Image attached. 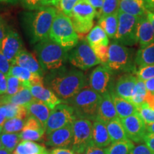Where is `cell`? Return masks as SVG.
I'll return each instance as SVG.
<instances>
[{
  "label": "cell",
  "mask_w": 154,
  "mask_h": 154,
  "mask_svg": "<svg viewBox=\"0 0 154 154\" xmlns=\"http://www.w3.org/2000/svg\"><path fill=\"white\" fill-rule=\"evenodd\" d=\"M44 84L61 100L66 101L88 85L84 73L76 69L51 72L45 78Z\"/></svg>",
  "instance_id": "cell-1"
},
{
  "label": "cell",
  "mask_w": 154,
  "mask_h": 154,
  "mask_svg": "<svg viewBox=\"0 0 154 154\" xmlns=\"http://www.w3.org/2000/svg\"><path fill=\"white\" fill-rule=\"evenodd\" d=\"M57 12L53 7H42L36 10L24 13L22 24L31 44H37L49 38Z\"/></svg>",
  "instance_id": "cell-2"
},
{
  "label": "cell",
  "mask_w": 154,
  "mask_h": 154,
  "mask_svg": "<svg viewBox=\"0 0 154 154\" xmlns=\"http://www.w3.org/2000/svg\"><path fill=\"white\" fill-rule=\"evenodd\" d=\"M34 49L44 71L58 70L68 60V51L50 38L38 42Z\"/></svg>",
  "instance_id": "cell-3"
},
{
  "label": "cell",
  "mask_w": 154,
  "mask_h": 154,
  "mask_svg": "<svg viewBox=\"0 0 154 154\" xmlns=\"http://www.w3.org/2000/svg\"><path fill=\"white\" fill-rule=\"evenodd\" d=\"M101 96L86 85L68 102L77 118L96 120Z\"/></svg>",
  "instance_id": "cell-4"
},
{
  "label": "cell",
  "mask_w": 154,
  "mask_h": 154,
  "mask_svg": "<svg viewBox=\"0 0 154 154\" xmlns=\"http://www.w3.org/2000/svg\"><path fill=\"white\" fill-rule=\"evenodd\" d=\"M49 38L69 51L78 44L79 37L70 17L58 11L51 26Z\"/></svg>",
  "instance_id": "cell-5"
},
{
  "label": "cell",
  "mask_w": 154,
  "mask_h": 154,
  "mask_svg": "<svg viewBox=\"0 0 154 154\" xmlns=\"http://www.w3.org/2000/svg\"><path fill=\"white\" fill-rule=\"evenodd\" d=\"M106 66L112 72H134L136 74L134 51L117 42H112L109 46V59Z\"/></svg>",
  "instance_id": "cell-6"
},
{
  "label": "cell",
  "mask_w": 154,
  "mask_h": 154,
  "mask_svg": "<svg viewBox=\"0 0 154 154\" xmlns=\"http://www.w3.org/2000/svg\"><path fill=\"white\" fill-rule=\"evenodd\" d=\"M97 11L86 0H80L73 9L72 22L78 34H88L93 29L94 19Z\"/></svg>",
  "instance_id": "cell-7"
},
{
  "label": "cell",
  "mask_w": 154,
  "mask_h": 154,
  "mask_svg": "<svg viewBox=\"0 0 154 154\" xmlns=\"http://www.w3.org/2000/svg\"><path fill=\"white\" fill-rule=\"evenodd\" d=\"M119 24L113 40L124 46H134L138 43L137 28L140 17L118 11Z\"/></svg>",
  "instance_id": "cell-8"
},
{
  "label": "cell",
  "mask_w": 154,
  "mask_h": 154,
  "mask_svg": "<svg viewBox=\"0 0 154 154\" xmlns=\"http://www.w3.org/2000/svg\"><path fill=\"white\" fill-rule=\"evenodd\" d=\"M68 60L73 66L84 71L101 63L91 46L84 39L70 51Z\"/></svg>",
  "instance_id": "cell-9"
},
{
  "label": "cell",
  "mask_w": 154,
  "mask_h": 154,
  "mask_svg": "<svg viewBox=\"0 0 154 154\" xmlns=\"http://www.w3.org/2000/svg\"><path fill=\"white\" fill-rule=\"evenodd\" d=\"M93 123L91 120L76 118L73 123V140L71 147L74 152L82 154L92 142Z\"/></svg>",
  "instance_id": "cell-10"
},
{
  "label": "cell",
  "mask_w": 154,
  "mask_h": 154,
  "mask_svg": "<svg viewBox=\"0 0 154 154\" xmlns=\"http://www.w3.org/2000/svg\"><path fill=\"white\" fill-rule=\"evenodd\" d=\"M76 116L72 106L61 103L52 109L46 125V134H49L63 127L72 124L76 119Z\"/></svg>",
  "instance_id": "cell-11"
},
{
  "label": "cell",
  "mask_w": 154,
  "mask_h": 154,
  "mask_svg": "<svg viewBox=\"0 0 154 154\" xmlns=\"http://www.w3.org/2000/svg\"><path fill=\"white\" fill-rule=\"evenodd\" d=\"M112 71L104 65L94 69L89 77V86L94 91L102 96L110 92V85Z\"/></svg>",
  "instance_id": "cell-12"
},
{
  "label": "cell",
  "mask_w": 154,
  "mask_h": 154,
  "mask_svg": "<svg viewBox=\"0 0 154 154\" xmlns=\"http://www.w3.org/2000/svg\"><path fill=\"white\" fill-rule=\"evenodd\" d=\"M121 123L124 126L128 138L136 143H140L143 140L146 134V126L138 113L126 118L121 119Z\"/></svg>",
  "instance_id": "cell-13"
},
{
  "label": "cell",
  "mask_w": 154,
  "mask_h": 154,
  "mask_svg": "<svg viewBox=\"0 0 154 154\" xmlns=\"http://www.w3.org/2000/svg\"><path fill=\"white\" fill-rule=\"evenodd\" d=\"M22 47V41L18 33L8 30L2 42L0 50L11 64L18 54L23 50Z\"/></svg>",
  "instance_id": "cell-14"
},
{
  "label": "cell",
  "mask_w": 154,
  "mask_h": 154,
  "mask_svg": "<svg viewBox=\"0 0 154 154\" xmlns=\"http://www.w3.org/2000/svg\"><path fill=\"white\" fill-rule=\"evenodd\" d=\"M73 124L47 134V144L54 148H66L72 145Z\"/></svg>",
  "instance_id": "cell-15"
},
{
  "label": "cell",
  "mask_w": 154,
  "mask_h": 154,
  "mask_svg": "<svg viewBox=\"0 0 154 154\" xmlns=\"http://www.w3.org/2000/svg\"><path fill=\"white\" fill-rule=\"evenodd\" d=\"M7 75H11L18 78L22 82L24 87L29 88L32 86H44L43 76L31 72L27 69L17 65H11Z\"/></svg>",
  "instance_id": "cell-16"
},
{
  "label": "cell",
  "mask_w": 154,
  "mask_h": 154,
  "mask_svg": "<svg viewBox=\"0 0 154 154\" xmlns=\"http://www.w3.org/2000/svg\"><path fill=\"white\" fill-rule=\"evenodd\" d=\"M118 118L119 116L117 114L110 92H107L101 96L96 120L107 124L110 121Z\"/></svg>",
  "instance_id": "cell-17"
},
{
  "label": "cell",
  "mask_w": 154,
  "mask_h": 154,
  "mask_svg": "<svg viewBox=\"0 0 154 154\" xmlns=\"http://www.w3.org/2000/svg\"><path fill=\"white\" fill-rule=\"evenodd\" d=\"M11 65H17L34 74L44 76V69H42L36 57L32 53L24 49L22 50L18 54L14 61L11 63Z\"/></svg>",
  "instance_id": "cell-18"
},
{
  "label": "cell",
  "mask_w": 154,
  "mask_h": 154,
  "mask_svg": "<svg viewBox=\"0 0 154 154\" xmlns=\"http://www.w3.org/2000/svg\"><path fill=\"white\" fill-rule=\"evenodd\" d=\"M45 129L37 119L29 116L21 134V138L24 140L38 141L43 138Z\"/></svg>",
  "instance_id": "cell-19"
},
{
  "label": "cell",
  "mask_w": 154,
  "mask_h": 154,
  "mask_svg": "<svg viewBox=\"0 0 154 154\" xmlns=\"http://www.w3.org/2000/svg\"><path fill=\"white\" fill-rule=\"evenodd\" d=\"M138 78L132 74H126L119 78L115 84L114 92L121 98L131 101L133 91Z\"/></svg>",
  "instance_id": "cell-20"
},
{
  "label": "cell",
  "mask_w": 154,
  "mask_h": 154,
  "mask_svg": "<svg viewBox=\"0 0 154 154\" xmlns=\"http://www.w3.org/2000/svg\"><path fill=\"white\" fill-rule=\"evenodd\" d=\"M28 88H29L32 96L35 99L43 102L51 110L62 102V100L59 99L51 89L44 86H32Z\"/></svg>",
  "instance_id": "cell-21"
},
{
  "label": "cell",
  "mask_w": 154,
  "mask_h": 154,
  "mask_svg": "<svg viewBox=\"0 0 154 154\" xmlns=\"http://www.w3.org/2000/svg\"><path fill=\"white\" fill-rule=\"evenodd\" d=\"M137 38L140 49L147 47L154 42V31L147 15L140 17L138 21Z\"/></svg>",
  "instance_id": "cell-22"
},
{
  "label": "cell",
  "mask_w": 154,
  "mask_h": 154,
  "mask_svg": "<svg viewBox=\"0 0 154 154\" xmlns=\"http://www.w3.org/2000/svg\"><path fill=\"white\" fill-rule=\"evenodd\" d=\"M25 106L27 109L29 116H33L37 119L45 129L51 109L43 102L35 98L33 101Z\"/></svg>",
  "instance_id": "cell-23"
},
{
  "label": "cell",
  "mask_w": 154,
  "mask_h": 154,
  "mask_svg": "<svg viewBox=\"0 0 154 154\" xmlns=\"http://www.w3.org/2000/svg\"><path fill=\"white\" fill-rule=\"evenodd\" d=\"M92 142L94 145L101 149H106L111 144V140L108 132L106 124L95 120L92 128Z\"/></svg>",
  "instance_id": "cell-24"
},
{
  "label": "cell",
  "mask_w": 154,
  "mask_h": 154,
  "mask_svg": "<svg viewBox=\"0 0 154 154\" xmlns=\"http://www.w3.org/2000/svg\"><path fill=\"white\" fill-rule=\"evenodd\" d=\"M119 10L138 17L146 16L149 11L144 0H119Z\"/></svg>",
  "instance_id": "cell-25"
},
{
  "label": "cell",
  "mask_w": 154,
  "mask_h": 154,
  "mask_svg": "<svg viewBox=\"0 0 154 154\" xmlns=\"http://www.w3.org/2000/svg\"><path fill=\"white\" fill-rule=\"evenodd\" d=\"M110 94L119 119L126 118V117L138 113V107L136 106L132 102L128 101L124 98H121L112 90L110 91Z\"/></svg>",
  "instance_id": "cell-26"
},
{
  "label": "cell",
  "mask_w": 154,
  "mask_h": 154,
  "mask_svg": "<svg viewBox=\"0 0 154 154\" xmlns=\"http://www.w3.org/2000/svg\"><path fill=\"white\" fill-rule=\"evenodd\" d=\"M34 97L31 93L29 88L24 87L19 93L14 95H4L0 96V105L15 104V105H26L33 101Z\"/></svg>",
  "instance_id": "cell-27"
},
{
  "label": "cell",
  "mask_w": 154,
  "mask_h": 154,
  "mask_svg": "<svg viewBox=\"0 0 154 154\" xmlns=\"http://www.w3.org/2000/svg\"><path fill=\"white\" fill-rule=\"evenodd\" d=\"M118 24V12L107 15V16L101 17L99 18V21H98V25H99L103 29L106 34H107L108 37L112 39L115 38L116 34Z\"/></svg>",
  "instance_id": "cell-28"
},
{
  "label": "cell",
  "mask_w": 154,
  "mask_h": 154,
  "mask_svg": "<svg viewBox=\"0 0 154 154\" xmlns=\"http://www.w3.org/2000/svg\"><path fill=\"white\" fill-rule=\"evenodd\" d=\"M107 130L110 136L111 143L121 140L129 139L121 119L118 118L112 120L106 124Z\"/></svg>",
  "instance_id": "cell-29"
},
{
  "label": "cell",
  "mask_w": 154,
  "mask_h": 154,
  "mask_svg": "<svg viewBox=\"0 0 154 154\" xmlns=\"http://www.w3.org/2000/svg\"><path fill=\"white\" fill-rule=\"evenodd\" d=\"M86 41L91 48L99 45H109L107 34L99 25H96L86 36Z\"/></svg>",
  "instance_id": "cell-30"
},
{
  "label": "cell",
  "mask_w": 154,
  "mask_h": 154,
  "mask_svg": "<svg viewBox=\"0 0 154 154\" xmlns=\"http://www.w3.org/2000/svg\"><path fill=\"white\" fill-rule=\"evenodd\" d=\"M135 62L139 67L154 64V42L138 50L135 56Z\"/></svg>",
  "instance_id": "cell-31"
},
{
  "label": "cell",
  "mask_w": 154,
  "mask_h": 154,
  "mask_svg": "<svg viewBox=\"0 0 154 154\" xmlns=\"http://www.w3.org/2000/svg\"><path fill=\"white\" fill-rule=\"evenodd\" d=\"M49 153L43 146L30 140H22L13 151V154H46Z\"/></svg>",
  "instance_id": "cell-32"
},
{
  "label": "cell",
  "mask_w": 154,
  "mask_h": 154,
  "mask_svg": "<svg viewBox=\"0 0 154 154\" xmlns=\"http://www.w3.org/2000/svg\"><path fill=\"white\" fill-rule=\"evenodd\" d=\"M135 147L134 142L130 139L112 143L105 149L106 154H130Z\"/></svg>",
  "instance_id": "cell-33"
},
{
  "label": "cell",
  "mask_w": 154,
  "mask_h": 154,
  "mask_svg": "<svg viewBox=\"0 0 154 154\" xmlns=\"http://www.w3.org/2000/svg\"><path fill=\"white\" fill-rule=\"evenodd\" d=\"M2 143L3 148L7 151L13 152L20 143L22 138H21V134L19 133H2L0 135Z\"/></svg>",
  "instance_id": "cell-34"
},
{
  "label": "cell",
  "mask_w": 154,
  "mask_h": 154,
  "mask_svg": "<svg viewBox=\"0 0 154 154\" xmlns=\"http://www.w3.org/2000/svg\"><path fill=\"white\" fill-rule=\"evenodd\" d=\"M147 92L145 82L138 79L134 88V91H133L131 102H132L138 108L140 107L144 103Z\"/></svg>",
  "instance_id": "cell-35"
},
{
  "label": "cell",
  "mask_w": 154,
  "mask_h": 154,
  "mask_svg": "<svg viewBox=\"0 0 154 154\" xmlns=\"http://www.w3.org/2000/svg\"><path fill=\"white\" fill-rule=\"evenodd\" d=\"M26 120L18 118L7 119L2 126V133H19L24 128Z\"/></svg>",
  "instance_id": "cell-36"
},
{
  "label": "cell",
  "mask_w": 154,
  "mask_h": 154,
  "mask_svg": "<svg viewBox=\"0 0 154 154\" xmlns=\"http://www.w3.org/2000/svg\"><path fill=\"white\" fill-rule=\"evenodd\" d=\"M7 95H14L19 93L21 90L24 88L22 82L18 78L11 75H7Z\"/></svg>",
  "instance_id": "cell-37"
},
{
  "label": "cell",
  "mask_w": 154,
  "mask_h": 154,
  "mask_svg": "<svg viewBox=\"0 0 154 154\" xmlns=\"http://www.w3.org/2000/svg\"><path fill=\"white\" fill-rule=\"evenodd\" d=\"M119 9V0H103V7L99 18L118 12Z\"/></svg>",
  "instance_id": "cell-38"
},
{
  "label": "cell",
  "mask_w": 154,
  "mask_h": 154,
  "mask_svg": "<svg viewBox=\"0 0 154 154\" xmlns=\"http://www.w3.org/2000/svg\"><path fill=\"white\" fill-rule=\"evenodd\" d=\"M138 109V114L140 115L146 124L154 123V110L148 106L145 103H143Z\"/></svg>",
  "instance_id": "cell-39"
},
{
  "label": "cell",
  "mask_w": 154,
  "mask_h": 154,
  "mask_svg": "<svg viewBox=\"0 0 154 154\" xmlns=\"http://www.w3.org/2000/svg\"><path fill=\"white\" fill-rule=\"evenodd\" d=\"M109 46L99 45L92 47L101 65H104V66L106 65L108 59H109Z\"/></svg>",
  "instance_id": "cell-40"
},
{
  "label": "cell",
  "mask_w": 154,
  "mask_h": 154,
  "mask_svg": "<svg viewBox=\"0 0 154 154\" xmlns=\"http://www.w3.org/2000/svg\"><path fill=\"white\" fill-rule=\"evenodd\" d=\"M136 74L138 79L143 80L144 82L154 78V64L139 67Z\"/></svg>",
  "instance_id": "cell-41"
},
{
  "label": "cell",
  "mask_w": 154,
  "mask_h": 154,
  "mask_svg": "<svg viewBox=\"0 0 154 154\" xmlns=\"http://www.w3.org/2000/svg\"><path fill=\"white\" fill-rule=\"evenodd\" d=\"M79 1L80 0H61L59 3V9L63 14L71 18L73 9Z\"/></svg>",
  "instance_id": "cell-42"
},
{
  "label": "cell",
  "mask_w": 154,
  "mask_h": 154,
  "mask_svg": "<svg viewBox=\"0 0 154 154\" xmlns=\"http://www.w3.org/2000/svg\"><path fill=\"white\" fill-rule=\"evenodd\" d=\"M25 9L29 11H34L42 7V0H19Z\"/></svg>",
  "instance_id": "cell-43"
},
{
  "label": "cell",
  "mask_w": 154,
  "mask_h": 154,
  "mask_svg": "<svg viewBox=\"0 0 154 154\" xmlns=\"http://www.w3.org/2000/svg\"><path fill=\"white\" fill-rule=\"evenodd\" d=\"M11 66V63L7 60V58L0 50V72L4 73L7 76L9 72Z\"/></svg>",
  "instance_id": "cell-44"
},
{
  "label": "cell",
  "mask_w": 154,
  "mask_h": 154,
  "mask_svg": "<svg viewBox=\"0 0 154 154\" xmlns=\"http://www.w3.org/2000/svg\"><path fill=\"white\" fill-rule=\"evenodd\" d=\"M82 154H106L105 149L97 147L93 142L88 145Z\"/></svg>",
  "instance_id": "cell-45"
},
{
  "label": "cell",
  "mask_w": 154,
  "mask_h": 154,
  "mask_svg": "<svg viewBox=\"0 0 154 154\" xmlns=\"http://www.w3.org/2000/svg\"><path fill=\"white\" fill-rule=\"evenodd\" d=\"M130 154H154L146 144H138L135 146Z\"/></svg>",
  "instance_id": "cell-46"
},
{
  "label": "cell",
  "mask_w": 154,
  "mask_h": 154,
  "mask_svg": "<svg viewBox=\"0 0 154 154\" xmlns=\"http://www.w3.org/2000/svg\"><path fill=\"white\" fill-rule=\"evenodd\" d=\"M143 141L147 147L154 153V134L146 133L143 138Z\"/></svg>",
  "instance_id": "cell-47"
},
{
  "label": "cell",
  "mask_w": 154,
  "mask_h": 154,
  "mask_svg": "<svg viewBox=\"0 0 154 154\" xmlns=\"http://www.w3.org/2000/svg\"><path fill=\"white\" fill-rule=\"evenodd\" d=\"M7 76L0 72V96L7 94Z\"/></svg>",
  "instance_id": "cell-48"
},
{
  "label": "cell",
  "mask_w": 154,
  "mask_h": 154,
  "mask_svg": "<svg viewBox=\"0 0 154 154\" xmlns=\"http://www.w3.org/2000/svg\"><path fill=\"white\" fill-rule=\"evenodd\" d=\"M97 11V17H99L103 7V0H86Z\"/></svg>",
  "instance_id": "cell-49"
},
{
  "label": "cell",
  "mask_w": 154,
  "mask_h": 154,
  "mask_svg": "<svg viewBox=\"0 0 154 154\" xmlns=\"http://www.w3.org/2000/svg\"><path fill=\"white\" fill-rule=\"evenodd\" d=\"M144 103L151 109L154 110V94L148 91L146 94Z\"/></svg>",
  "instance_id": "cell-50"
},
{
  "label": "cell",
  "mask_w": 154,
  "mask_h": 154,
  "mask_svg": "<svg viewBox=\"0 0 154 154\" xmlns=\"http://www.w3.org/2000/svg\"><path fill=\"white\" fill-rule=\"evenodd\" d=\"M50 154H78L73 150L68 149H62V148H56L51 151Z\"/></svg>",
  "instance_id": "cell-51"
},
{
  "label": "cell",
  "mask_w": 154,
  "mask_h": 154,
  "mask_svg": "<svg viewBox=\"0 0 154 154\" xmlns=\"http://www.w3.org/2000/svg\"><path fill=\"white\" fill-rule=\"evenodd\" d=\"M61 0H42V7H53L59 8Z\"/></svg>",
  "instance_id": "cell-52"
},
{
  "label": "cell",
  "mask_w": 154,
  "mask_h": 154,
  "mask_svg": "<svg viewBox=\"0 0 154 154\" xmlns=\"http://www.w3.org/2000/svg\"><path fill=\"white\" fill-rule=\"evenodd\" d=\"M7 121V113L4 105H0V126H3Z\"/></svg>",
  "instance_id": "cell-53"
},
{
  "label": "cell",
  "mask_w": 154,
  "mask_h": 154,
  "mask_svg": "<svg viewBox=\"0 0 154 154\" xmlns=\"http://www.w3.org/2000/svg\"><path fill=\"white\" fill-rule=\"evenodd\" d=\"M145 85L147 91L154 94V78L145 81Z\"/></svg>",
  "instance_id": "cell-54"
},
{
  "label": "cell",
  "mask_w": 154,
  "mask_h": 154,
  "mask_svg": "<svg viewBox=\"0 0 154 154\" xmlns=\"http://www.w3.org/2000/svg\"><path fill=\"white\" fill-rule=\"evenodd\" d=\"M7 31H6L5 24H4V22L2 19L0 17V47H1L2 42V40L4 37H5L6 34H7Z\"/></svg>",
  "instance_id": "cell-55"
},
{
  "label": "cell",
  "mask_w": 154,
  "mask_h": 154,
  "mask_svg": "<svg viewBox=\"0 0 154 154\" xmlns=\"http://www.w3.org/2000/svg\"><path fill=\"white\" fill-rule=\"evenodd\" d=\"M146 4L148 10L154 12V0H144Z\"/></svg>",
  "instance_id": "cell-56"
},
{
  "label": "cell",
  "mask_w": 154,
  "mask_h": 154,
  "mask_svg": "<svg viewBox=\"0 0 154 154\" xmlns=\"http://www.w3.org/2000/svg\"><path fill=\"white\" fill-rule=\"evenodd\" d=\"M147 17L149 19L150 22H151V24L152 25V27H153V31H154V12H152V11H148Z\"/></svg>",
  "instance_id": "cell-57"
},
{
  "label": "cell",
  "mask_w": 154,
  "mask_h": 154,
  "mask_svg": "<svg viewBox=\"0 0 154 154\" xmlns=\"http://www.w3.org/2000/svg\"><path fill=\"white\" fill-rule=\"evenodd\" d=\"M146 132L149 134H154V123L149 124H146Z\"/></svg>",
  "instance_id": "cell-58"
},
{
  "label": "cell",
  "mask_w": 154,
  "mask_h": 154,
  "mask_svg": "<svg viewBox=\"0 0 154 154\" xmlns=\"http://www.w3.org/2000/svg\"><path fill=\"white\" fill-rule=\"evenodd\" d=\"M19 0H0V3H4V4H11V5H14L18 2Z\"/></svg>",
  "instance_id": "cell-59"
},
{
  "label": "cell",
  "mask_w": 154,
  "mask_h": 154,
  "mask_svg": "<svg viewBox=\"0 0 154 154\" xmlns=\"http://www.w3.org/2000/svg\"><path fill=\"white\" fill-rule=\"evenodd\" d=\"M0 154H11V152L7 151L5 149H0Z\"/></svg>",
  "instance_id": "cell-60"
},
{
  "label": "cell",
  "mask_w": 154,
  "mask_h": 154,
  "mask_svg": "<svg viewBox=\"0 0 154 154\" xmlns=\"http://www.w3.org/2000/svg\"><path fill=\"white\" fill-rule=\"evenodd\" d=\"M4 149V148H3L2 143V141H1V138H0V149Z\"/></svg>",
  "instance_id": "cell-61"
},
{
  "label": "cell",
  "mask_w": 154,
  "mask_h": 154,
  "mask_svg": "<svg viewBox=\"0 0 154 154\" xmlns=\"http://www.w3.org/2000/svg\"><path fill=\"white\" fill-rule=\"evenodd\" d=\"M2 134V126H0V135Z\"/></svg>",
  "instance_id": "cell-62"
},
{
  "label": "cell",
  "mask_w": 154,
  "mask_h": 154,
  "mask_svg": "<svg viewBox=\"0 0 154 154\" xmlns=\"http://www.w3.org/2000/svg\"><path fill=\"white\" fill-rule=\"evenodd\" d=\"M46 154H50L49 153H46Z\"/></svg>",
  "instance_id": "cell-63"
}]
</instances>
